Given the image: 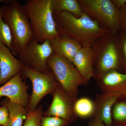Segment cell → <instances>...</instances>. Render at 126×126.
Listing matches in <instances>:
<instances>
[{"instance_id":"30bf717a","label":"cell","mask_w":126,"mask_h":126,"mask_svg":"<svg viewBox=\"0 0 126 126\" xmlns=\"http://www.w3.org/2000/svg\"><path fill=\"white\" fill-rule=\"evenodd\" d=\"M21 73L0 87V99L5 97L11 101L26 108L29 100V86L23 81Z\"/></svg>"},{"instance_id":"3957f363","label":"cell","mask_w":126,"mask_h":126,"mask_svg":"<svg viewBox=\"0 0 126 126\" xmlns=\"http://www.w3.org/2000/svg\"><path fill=\"white\" fill-rule=\"evenodd\" d=\"M52 0H28L22 5L29 19L34 38L40 43L60 35L54 18Z\"/></svg>"},{"instance_id":"d6986e66","label":"cell","mask_w":126,"mask_h":126,"mask_svg":"<svg viewBox=\"0 0 126 126\" xmlns=\"http://www.w3.org/2000/svg\"><path fill=\"white\" fill-rule=\"evenodd\" d=\"M118 100L112 110V126H126V102Z\"/></svg>"},{"instance_id":"7a4b0ae2","label":"cell","mask_w":126,"mask_h":126,"mask_svg":"<svg viewBox=\"0 0 126 126\" xmlns=\"http://www.w3.org/2000/svg\"><path fill=\"white\" fill-rule=\"evenodd\" d=\"M117 34L109 32L97 40L91 47L94 68V78L98 80L109 71L118 70L126 64L121 54Z\"/></svg>"},{"instance_id":"4fadbf2b","label":"cell","mask_w":126,"mask_h":126,"mask_svg":"<svg viewBox=\"0 0 126 126\" xmlns=\"http://www.w3.org/2000/svg\"><path fill=\"white\" fill-rule=\"evenodd\" d=\"M97 82L102 93H116L126 97V73L111 70L103 75Z\"/></svg>"},{"instance_id":"5bb4252c","label":"cell","mask_w":126,"mask_h":126,"mask_svg":"<svg viewBox=\"0 0 126 126\" xmlns=\"http://www.w3.org/2000/svg\"><path fill=\"white\" fill-rule=\"evenodd\" d=\"M49 41L53 53L63 56L72 63L82 47L75 40L61 35Z\"/></svg>"},{"instance_id":"603a6c76","label":"cell","mask_w":126,"mask_h":126,"mask_svg":"<svg viewBox=\"0 0 126 126\" xmlns=\"http://www.w3.org/2000/svg\"><path fill=\"white\" fill-rule=\"evenodd\" d=\"M8 109L5 106H0V126H4L9 117Z\"/></svg>"},{"instance_id":"6da1fadb","label":"cell","mask_w":126,"mask_h":126,"mask_svg":"<svg viewBox=\"0 0 126 126\" xmlns=\"http://www.w3.org/2000/svg\"><path fill=\"white\" fill-rule=\"evenodd\" d=\"M53 16L60 34L75 40L82 47H92L97 40L110 32L85 13L79 18L67 11Z\"/></svg>"},{"instance_id":"ac0fdd59","label":"cell","mask_w":126,"mask_h":126,"mask_svg":"<svg viewBox=\"0 0 126 126\" xmlns=\"http://www.w3.org/2000/svg\"><path fill=\"white\" fill-rule=\"evenodd\" d=\"M74 110L78 117L83 119L92 118L95 112L94 101L87 97L78 98L74 102Z\"/></svg>"},{"instance_id":"d4e9b609","label":"cell","mask_w":126,"mask_h":126,"mask_svg":"<svg viewBox=\"0 0 126 126\" xmlns=\"http://www.w3.org/2000/svg\"><path fill=\"white\" fill-rule=\"evenodd\" d=\"M119 14L120 28L126 33V6L119 10Z\"/></svg>"},{"instance_id":"9c48e42d","label":"cell","mask_w":126,"mask_h":126,"mask_svg":"<svg viewBox=\"0 0 126 126\" xmlns=\"http://www.w3.org/2000/svg\"><path fill=\"white\" fill-rule=\"evenodd\" d=\"M52 101L47 110L44 112L45 117L54 116L74 122L78 117L74 110V101L60 85L52 94Z\"/></svg>"},{"instance_id":"4316f807","label":"cell","mask_w":126,"mask_h":126,"mask_svg":"<svg viewBox=\"0 0 126 126\" xmlns=\"http://www.w3.org/2000/svg\"><path fill=\"white\" fill-rule=\"evenodd\" d=\"M113 4L118 10L126 6V0H111Z\"/></svg>"},{"instance_id":"8992f818","label":"cell","mask_w":126,"mask_h":126,"mask_svg":"<svg viewBox=\"0 0 126 126\" xmlns=\"http://www.w3.org/2000/svg\"><path fill=\"white\" fill-rule=\"evenodd\" d=\"M84 13L102 27L117 34L120 28L119 10L111 0H78Z\"/></svg>"},{"instance_id":"277c9868","label":"cell","mask_w":126,"mask_h":126,"mask_svg":"<svg viewBox=\"0 0 126 126\" xmlns=\"http://www.w3.org/2000/svg\"><path fill=\"white\" fill-rule=\"evenodd\" d=\"M2 7L3 20L11 31L13 54L18 56L34 39L33 30L27 14L18 1L14 0L10 4Z\"/></svg>"},{"instance_id":"9a60e30c","label":"cell","mask_w":126,"mask_h":126,"mask_svg":"<svg viewBox=\"0 0 126 126\" xmlns=\"http://www.w3.org/2000/svg\"><path fill=\"white\" fill-rule=\"evenodd\" d=\"M81 75L88 81L94 77L92 51L91 47H82L72 62Z\"/></svg>"},{"instance_id":"8fae6325","label":"cell","mask_w":126,"mask_h":126,"mask_svg":"<svg viewBox=\"0 0 126 126\" xmlns=\"http://www.w3.org/2000/svg\"><path fill=\"white\" fill-rule=\"evenodd\" d=\"M24 67L10 49L0 41V87L21 73Z\"/></svg>"},{"instance_id":"484cf974","label":"cell","mask_w":126,"mask_h":126,"mask_svg":"<svg viewBox=\"0 0 126 126\" xmlns=\"http://www.w3.org/2000/svg\"><path fill=\"white\" fill-rule=\"evenodd\" d=\"M88 126H106L99 118L93 116L90 118Z\"/></svg>"},{"instance_id":"52a82bcc","label":"cell","mask_w":126,"mask_h":126,"mask_svg":"<svg viewBox=\"0 0 126 126\" xmlns=\"http://www.w3.org/2000/svg\"><path fill=\"white\" fill-rule=\"evenodd\" d=\"M23 79H28L32 84V93L26 108L28 112L38 107L40 102L47 94H52L59 86L52 71L41 73L24 67L21 72Z\"/></svg>"},{"instance_id":"ffe728a7","label":"cell","mask_w":126,"mask_h":126,"mask_svg":"<svg viewBox=\"0 0 126 126\" xmlns=\"http://www.w3.org/2000/svg\"><path fill=\"white\" fill-rule=\"evenodd\" d=\"M2 16V7L0 6V41L8 47L13 54L11 47L12 38L11 31L9 26L3 20Z\"/></svg>"},{"instance_id":"44dd1931","label":"cell","mask_w":126,"mask_h":126,"mask_svg":"<svg viewBox=\"0 0 126 126\" xmlns=\"http://www.w3.org/2000/svg\"><path fill=\"white\" fill-rule=\"evenodd\" d=\"M44 112L41 105H40L33 111L28 112L23 126H40L41 121Z\"/></svg>"},{"instance_id":"7c38bea8","label":"cell","mask_w":126,"mask_h":126,"mask_svg":"<svg viewBox=\"0 0 126 126\" xmlns=\"http://www.w3.org/2000/svg\"><path fill=\"white\" fill-rule=\"evenodd\" d=\"M123 97L116 93L97 94L94 100L95 111L94 116L99 118L106 126H112L111 111L113 105L118 99Z\"/></svg>"},{"instance_id":"5b68a950","label":"cell","mask_w":126,"mask_h":126,"mask_svg":"<svg viewBox=\"0 0 126 126\" xmlns=\"http://www.w3.org/2000/svg\"><path fill=\"white\" fill-rule=\"evenodd\" d=\"M47 64L60 86L76 101L78 99L79 87L87 86L89 81L81 75L72 62L54 53L50 56Z\"/></svg>"},{"instance_id":"2e32d148","label":"cell","mask_w":126,"mask_h":126,"mask_svg":"<svg viewBox=\"0 0 126 126\" xmlns=\"http://www.w3.org/2000/svg\"><path fill=\"white\" fill-rule=\"evenodd\" d=\"M0 104L6 107L9 111V117L4 126H23L28 112L25 107L11 101L6 97Z\"/></svg>"},{"instance_id":"ba28073f","label":"cell","mask_w":126,"mask_h":126,"mask_svg":"<svg viewBox=\"0 0 126 126\" xmlns=\"http://www.w3.org/2000/svg\"><path fill=\"white\" fill-rule=\"evenodd\" d=\"M53 53L49 40L40 43L34 38L18 56L25 67L38 72L46 73L51 71L47 63Z\"/></svg>"},{"instance_id":"83f0119b","label":"cell","mask_w":126,"mask_h":126,"mask_svg":"<svg viewBox=\"0 0 126 126\" xmlns=\"http://www.w3.org/2000/svg\"><path fill=\"white\" fill-rule=\"evenodd\" d=\"M14 0H0V3L5 4V5H8L14 2Z\"/></svg>"},{"instance_id":"e0dca14e","label":"cell","mask_w":126,"mask_h":126,"mask_svg":"<svg viewBox=\"0 0 126 126\" xmlns=\"http://www.w3.org/2000/svg\"><path fill=\"white\" fill-rule=\"evenodd\" d=\"M52 7L53 14L67 11L79 18L84 14L78 0H52Z\"/></svg>"},{"instance_id":"cb8c5ba5","label":"cell","mask_w":126,"mask_h":126,"mask_svg":"<svg viewBox=\"0 0 126 126\" xmlns=\"http://www.w3.org/2000/svg\"><path fill=\"white\" fill-rule=\"evenodd\" d=\"M119 48L122 57L126 65V33L124 32L119 40Z\"/></svg>"},{"instance_id":"7402d4cb","label":"cell","mask_w":126,"mask_h":126,"mask_svg":"<svg viewBox=\"0 0 126 126\" xmlns=\"http://www.w3.org/2000/svg\"><path fill=\"white\" fill-rule=\"evenodd\" d=\"M70 123L65 120L54 116H43L41 121L40 126H69Z\"/></svg>"}]
</instances>
